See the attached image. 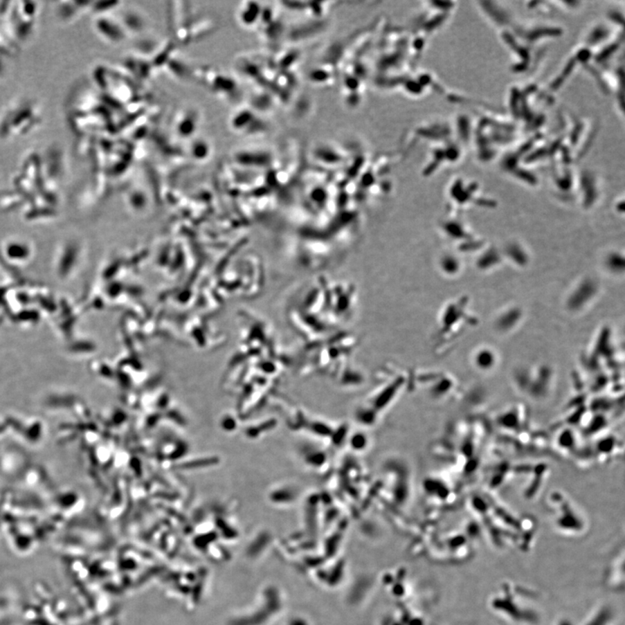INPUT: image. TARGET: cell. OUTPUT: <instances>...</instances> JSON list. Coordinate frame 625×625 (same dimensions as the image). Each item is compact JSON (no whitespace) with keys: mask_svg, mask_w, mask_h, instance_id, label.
I'll return each instance as SVG.
<instances>
[{"mask_svg":"<svg viewBox=\"0 0 625 625\" xmlns=\"http://www.w3.org/2000/svg\"><path fill=\"white\" fill-rule=\"evenodd\" d=\"M443 267L446 271L453 272L456 271L458 267L456 260L451 257L444 259Z\"/></svg>","mask_w":625,"mask_h":625,"instance_id":"obj_1","label":"cell"}]
</instances>
